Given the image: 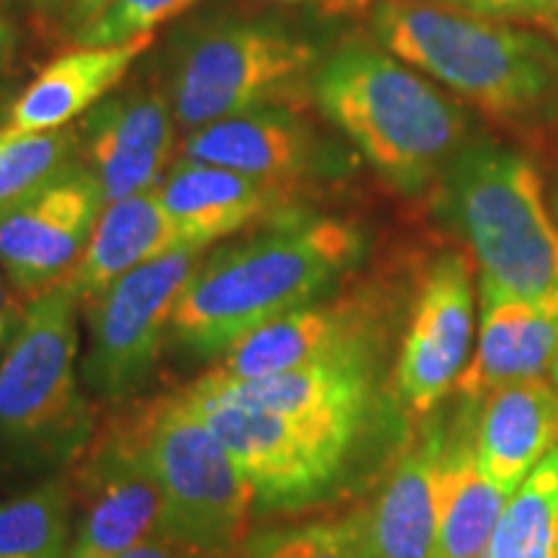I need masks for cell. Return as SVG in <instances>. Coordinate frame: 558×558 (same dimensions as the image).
<instances>
[{"label": "cell", "mask_w": 558, "mask_h": 558, "mask_svg": "<svg viewBox=\"0 0 558 558\" xmlns=\"http://www.w3.org/2000/svg\"><path fill=\"white\" fill-rule=\"evenodd\" d=\"M365 254L352 222L288 213L282 220L233 243L194 271L171 318L169 339L199 360H215L284 313L316 303Z\"/></svg>", "instance_id": "6da1fadb"}, {"label": "cell", "mask_w": 558, "mask_h": 558, "mask_svg": "<svg viewBox=\"0 0 558 558\" xmlns=\"http://www.w3.org/2000/svg\"><path fill=\"white\" fill-rule=\"evenodd\" d=\"M311 90L318 109L403 194L442 179L469 135L456 101L407 62L362 41L329 54Z\"/></svg>", "instance_id": "7a4b0ae2"}, {"label": "cell", "mask_w": 558, "mask_h": 558, "mask_svg": "<svg viewBox=\"0 0 558 558\" xmlns=\"http://www.w3.org/2000/svg\"><path fill=\"white\" fill-rule=\"evenodd\" d=\"M373 29L383 50L492 120L530 122L556 109L558 50L525 29L439 0H383Z\"/></svg>", "instance_id": "3957f363"}, {"label": "cell", "mask_w": 558, "mask_h": 558, "mask_svg": "<svg viewBox=\"0 0 558 558\" xmlns=\"http://www.w3.org/2000/svg\"><path fill=\"white\" fill-rule=\"evenodd\" d=\"M445 207L481 269V292L558 311V222L538 169L507 145L465 143L442 173Z\"/></svg>", "instance_id": "277c9868"}, {"label": "cell", "mask_w": 558, "mask_h": 558, "mask_svg": "<svg viewBox=\"0 0 558 558\" xmlns=\"http://www.w3.org/2000/svg\"><path fill=\"white\" fill-rule=\"evenodd\" d=\"M75 305L68 282L34 295L0 354V452L16 469L58 476L96 435L75 373Z\"/></svg>", "instance_id": "5b68a950"}, {"label": "cell", "mask_w": 558, "mask_h": 558, "mask_svg": "<svg viewBox=\"0 0 558 558\" xmlns=\"http://www.w3.org/2000/svg\"><path fill=\"white\" fill-rule=\"evenodd\" d=\"M166 501V541L213 558L246 543L256 499L246 473L181 390L124 414Z\"/></svg>", "instance_id": "8992f818"}, {"label": "cell", "mask_w": 558, "mask_h": 558, "mask_svg": "<svg viewBox=\"0 0 558 558\" xmlns=\"http://www.w3.org/2000/svg\"><path fill=\"white\" fill-rule=\"evenodd\" d=\"M254 488L256 509L300 512L344 486L369 422L284 416L228 399L199 380L181 388Z\"/></svg>", "instance_id": "52a82bcc"}, {"label": "cell", "mask_w": 558, "mask_h": 558, "mask_svg": "<svg viewBox=\"0 0 558 558\" xmlns=\"http://www.w3.org/2000/svg\"><path fill=\"white\" fill-rule=\"evenodd\" d=\"M318 54L305 39L264 21H222L194 32L173 60L169 101L181 128L269 107L305 78Z\"/></svg>", "instance_id": "ba28073f"}, {"label": "cell", "mask_w": 558, "mask_h": 558, "mask_svg": "<svg viewBox=\"0 0 558 558\" xmlns=\"http://www.w3.org/2000/svg\"><path fill=\"white\" fill-rule=\"evenodd\" d=\"M205 248L186 246L158 256L88 300V352L83 380L107 403H124L143 390L171 331L177 303Z\"/></svg>", "instance_id": "9c48e42d"}, {"label": "cell", "mask_w": 558, "mask_h": 558, "mask_svg": "<svg viewBox=\"0 0 558 558\" xmlns=\"http://www.w3.org/2000/svg\"><path fill=\"white\" fill-rule=\"evenodd\" d=\"M78 525L68 558H117L166 538V501L124 414L96 432L78 465Z\"/></svg>", "instance_id": "30bf717a"}, {"label": "cell", "mask_w": 558, "mask_h": 558, "mask_svg": "<svg viewBox=\"0 0 558 558\" xmlns=\"http://www.w3.org/2000/svg\"><path fill=\"white\" fill-rule=\"evenodd\" d=\"M473 264L448 251L429 264L396 362V393L416 416L435 414L469 365L473 341Z\"/></svg>", "instance_id": "8fae6325"}, {"label": "cell", "mask_w": 558, "mask_h": 558, "mask_svg": "<svg viewBox=\"0 0 558 558\" xmlns=\"http://www.w3.org/2000/svg\"><path fill=\"white\" fill-rule=\"evenodd\" d=\"M104 194L90 169L75 166L58 184L0 218V269L19 292L65 282L86 251Z\"/></svg>", "instance_id": "7c38bea8"}, {"label": "cell", "mask_w": 558, "mask_h": 558, "mask_svg": "<svg viewBox=\"0 0 558 558\" xmlns=\"http://www.w3.org/2000/svg\"><path fill=\"white\" fill-rule=\"evenodd\" d=\"M78 143L104 205L156 190L177 148L171 101L153 90L107 96L83 114Z\"/></svg>", "instance_id": "4fadbf2b"}, {"label": "cell", "mask_w": 558, "mask_h": 558, "mask_svg": "<svg viewBox=\"0 0 558 558\" xmlns=\"http://www.w3.org/2000/svg\"><path fill=\"white\" fill-rule=\"evenodd\" d=\"M197 380L228 399L271 414L369 422L378 393V344L347 349L269 378L228 380L209 369Z\"/></svg>", "instance_id": "5bb4252c"}, {"label": "cell", "mask_w": 558, "mask_h": 558, "mask_svg": "<svg viewBox=\"0 0 558 558\" xmlns=\"http://www.w3.org/2000/svg\"><path fill=\"white\" fill-rule=\"evenodd\" d=\"M378 329L367 305L357 300L311 303L262 326L222 354L215 375L254 380L313 365L347 349L375 344Z\"/></svg>", "instance_id": "9a60e30c"}, {"label": "cell", "mask_w": 558, "mask_h": 558, "mask_svg": "<svg viewBox=\"0 0 558 558\" xmlns=\"http://www.w3.org/2000/svg\"><path fill=\"white\" fill-rule=\"evenodd\" d=\"M445 448L448 429L432 422L401 452L378 499L362 514L365 558H432Z\"/></svg>", "instance_id": "2e32d148"}, {"label": "cell", "mask_w": 558, "mask_h": 558, "mask_svg": "<svg viewBox=\"0 0 558 558\" xmlns=\"http://www.w3.org/2000/svg\"><path fill=\"white\" fill-rule=\"evenodd\" d=\"M184 156L279 186L316 166L318 140L290 107L269 104L194 130Z\"/></svg>", "instance_id": "e0dca14e"}, {"label": "cell", "mask_w": 558, "mask_h": 558, "mask_svg": "<svg viewBox=\"0 0 558 558\" xmlns=\"http://www.w3.org/2000/svg\"><path fill=\"white\" fill-rule=\"evenodd\" d=\"M558 362V311L481 292L478 344L456 383L458 396L481 403L512 383L543 378Z\"/></svg>", "instance_id": "ac0fdd59"}, {"label": "cell", "mask_w": 558, "mask_h": 558, "mask_svg": "<svg viewBox=\"0 0 558 558\" xmlns=\"http://www.w3.org/2000/svg\"><path fill=\"white\" fill-rule=\"evenodd\" d=\"M558 448V383L533 378L494 390L476 422L478 469L512 497Z\"/></svg>", "instance_id": "d6986e66"}, {"label": "cell", "mask_w": 558, "mask_h": 558, "mask_svg": "<svg viewBox=\"0 0 558 558\" xmlns=\"http://www.w3.org/2000/svg\"><path fill=\"white\" fill-rule=\"evenodd\" d=\"M153 45V34L109 47H75L54 58L32 86L13 101L5 132L62 130L88 114L124 78L140 54Z\"/></svg>", "instance_id": "ffe728a7"}, {"label": "cell", "mask_w": 558, "mask_h": 558, "mask_svg": "<svg viewBox=\"0 0 558 558\" xmlns=\"http://www.w3.org/2000/svg\"><path fill=\"white\" fill-rule=\"evenodd\" d=\"M156 190L181 243L197 248L239 233L275 202V186L190 158L173 163Z\"/></svg>", "instance_id": "44dd1931"}, {"label": "cell", "mask_w": 558, "mask_h": 558, "mask_svg": "<svg viewBox=\"0 0 558 558\" xmlns=\"http://www.w3.org/2000/svg\"><path fill=\"white\" fill-rule=\"evenodd\" d=\"M177 248L186 246L160 205L158 190L132 194L104 205L88 246L65 282L78 300H94L128 271Z\"/></svg>", "instance_id": "7402d4cb"}, {"label": "cell", "mask_w": 558, "mask_h": 558, "mask_svg": "<svg viewBox=\"0 0 558 558\" xmlns=\"http://www.w3.org/2000/svg\"><path fill=\"white\" fill-rule=\"evenodd\" d=\"M509 497L478 469L476 424L448 432L432 558H486Z\"/></svg>", "instance_id": "603a6c76"}, {"label": "cell", "mask_w": 558, "mask_h": 558, "mask_svg": "<svg viewBox=\"0 0 558 558\" xmlns=\"http://www.w3.org/2000/svg\"><path fill=\"white\" fill-rule=\"evenodd\" d=\"M73 488L65 473L0 501V558H68Z\"/></svg>", "instance_id": "cb8c5ba5"}, {"label": "cell", "mask_w": 558, "mask_h": 558, "mask_svg": "<svg viewBox=\"0 0 558 558\" xmlns=\"http://www.w3.org/2000/svg\"><path fill=\"white\" fill-rule=\"evenodd\" d=\"M486 558H558V448L509 497Z\"/></svg>", "instance_id": "d4e9b609"}, {"label": "cell", "mask_w": 558, "mask_h": 558, "mask_svg": "<svg viewBox=\"0 0 558 558\" xmlns=\"http://www.w3.org/2000/svg\"><path fill=\"white\" fill-rule=\"evenodd\" d=\"M78 132L0 130V218L26 205L75 169Z\"/></svg>", "instance_id": "484cf974"}, {"label": "cell", "mask_w": 558, "mask_h": 558, "mask_svg": "<svg viewBox=\"0 0 558 558\" xmlns=\"http://www.w3.org/2000/svg\"><path fill=\"white\" fill-rule=\"evenodd\" d=\"M239 558H365L362 514L262 530L248 535Z\"/></svg>", "instance_id": "4316f807"}, {"label": "cell", "mask_w": 558, "mask_h": 558, "mask_svg": "<svg viewBox=\"0 0 558 558\" xmlns=\"http://www.w3.org/2000/svg\"><path fill=\"white\" fill-rule=\"evenodd\" d=\"M199 0H111L94 21L78 32H73V39L78 47H109L132 41L166 21L181 16L190 11Z\"/></svg>", "instance_id": "83f0119b"}, {"label": "cell", "mask_w": 558, "mask_h": 558, "mask_svg": "<svg viewBox=\"0 0 558 558\" xmlns=\"http://www.w3.org/2000/svg\"><path fill=\"white\" fill-rule=\"evenodd\" d=\"M450 9L492 21H556L558 0H439Z\"/></svg>", "instance_id": "f1b7e54d"}, {"label": "cell", "mask_w": 558, "mask_h": 558, "mask_svg": "<svg viewBox=\"0 0 558 558\" xmlns=\"http://www.w3.org/2000/svg\"><path fill=\"white\" fill-rule=\"evenodd\" d=\"M117 558H213V556H205L199 554V550L181 546V543L156 538L148 543H140V546L124 550V554H120Z\"/></svg>", "instance_id": "f546056e"}, {"label": "cell", "mask_w": 558, "mask_h": 558, "mask_svg": "<svg viewBox=\"0 0 558 558\" xmlns=\"http://www.w3.org/2000/svg\"><path fill=\"white\" fill-rule=\"evenodd\" d=\"M16 300H13V284L5 277V271L0 269V352L9 344L13 331H16Z\"/></svg>", "instance_id": "4dcf8cb0"}, {"label": "cell", "mask_w": 558, "mask_h": 558, "mask_svg": "<svg viewBox=\"0 0 558 558\" xmlns=\"http://www.w3.org/2000/svg\"><path fill=\"white\" fill-rule=\"evenodd\" d=\"M111 0H70V9L65 13V21L70 32H78L88 21H94L99 13L107 9Z\"/></svg>", "instance_id": "1f68e13d"}, {"label": "cell", "mask_w": 558, "mask_h": 558, "mask_svg": "<svg viewBox=\"0 0 558 558\" xmlns=\"http://www.w3.org/2000/svg\"><path fill=\"white\" fill-rule=\"evenodd\" d=\"M13 45H16V29L5 19H0V68L5 65L13 52Z\"/></svg>", "instance_id": "d6a6232c"}, {"label": "cell", "mask_w": 558, "mask_h": 558, "mask_svg": "<svg viewBox=\"0 0 558 558\" xmlns=\"http://www.w3.org/2000/svg\"><path fill=\"white\" fill-rule=\"evenodd\" d=\"M32 5L41 13V16H58V13L65 16L70 9V0H32Z\"/></svg>", "instance_id": "836d02e7"}, {"label": "cell", "mask_w": 558, "mask_h": 558, "mask_svg": "<svg viewBox=\"0 0 558 558\" xmlns=\"http://www.w3.org/2000/svg\"><path fill=\"white\" fill-rule=\"evenodd\" d=\"M548 202H550V209H554V218H556V222H558V184L554 186V192H550Z\"/></svg>", "instance_id": "e575fe53"}, {"label": "cell", "mask_w": 558, "mask_h": 558, "mask_svg": "<svg viewBox=\"0 0 558 558\" xmlns=\"http://www.w3.org/2000/svg\"><path fill=\"white\" fill-rule=\"evenodd\" d=\"M275 3H308V0H275Z\"/></svg>", "instance_id": "d590c367"}, {"label": "cell", "mask_w": 558, "mask_h": 558, "mask_svg": "<svg viewBox=\"0 0 558 558\" xmlns=\"http://www.w3.org/2000/svg\"><path fill=\"white\" fill-rule=\"evenodd\" d=\"M550 373H554V383H558V362L554 365V369H550Z\"/></svg>", "instance_id": "8d00e7d4"}, {"label": "cell", "mask_w": 558, "mask_h": 558, "mask_svg": "<svg viewBox=\"0 0 558 558\" xmlns=\"http://www.w3.org/2000/svg\"><path fill=\"white\" fill-rule=\"evenodd\" d=\"M554 34H556V39H558V19L554 21Z\"/></svg>", "instance_id": "74e56055"}, {"label": "cell", "mask_w": 558, "mask_h": 558, "mask_svg": "<svg viewBox=\"0 0 558 558\" xmlns=\"http://www.w3.org/2000/svg\"><path fill=\"white\" fill-rule=\"evenodd\" d=\"M0 3H9V0H0Z\"/></svg>", "instance_id": "f35d334b"}]
</instances>
